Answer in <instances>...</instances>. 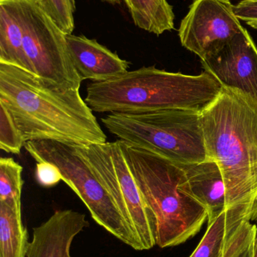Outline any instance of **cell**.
I'll use <instances>...</instances> for the list:
<instances>
[{
    "label": "cell",
    "instance_id": "cell-1",
    "mask_svg": "<svg viewBox=\"0 0 257 257\" xmlns=\"http://www.w3.org/2000/svg\"><path fill=\"white\" fill-rule=\"evenodd\" d=\"M0 103L12 114L25 142H107L79 90L63 88L16 66L0 63Z\"/></svg>",
    "mask_w": 257,
    "mask_h": 257
},
{
    "label": "cell",
    "instance_id": "cell-2",
    "mask_svg": "<svg viewBox=\"0 0 257 257\" xmlns=\"http://www.w3.org/2000/svg\"><path fill=\"white\" fill-rule=\"evenodd\" d=\"M199 115L207 160L223 175L227 209L246 210L257 222V101L223 86Z\"/></svg>",
    "mask_w": 257,
    "mask_h": 257
},
{
    "label": "cell",
    "instance_id": "cell-3",
    "mask_svg": "<svg viewBox=\"0 0 257 257\" xmlns=\"http://www.w3.org/2000/svg\"><path fill=\"white\" fill-rule=\"evenodd\" d=\"M223 85L209 72L186 75L155 66L128 71L88 85L84 101L98 113L145 114L168 109L201 111L220 94Z\"/></svg>",
    "mask_w": 257,
    "mask_h": 257
},
{
    "label": "cell",
    "instance_id": "cell-4",
    "mask_svg": "<svg viewBox=\"0 0 257 257\" xmlns=\"http://www.w3.org/2000/svg\"><path fill=\"white\" fill-rule=\"evenodd\" d=\"M122 142L133 176L155 219L156 245L175 247L197 235L208 220V211L192 193L184 165Z\"/></svg>",
    "mask_w": 257,
    "mask_h": 257
},
{
    "label": "cell",
    "instance_id": "cell-5",
    "mask_svg": "<svg viewBox=\"0 0 257 257\" xmlns=\"http://www.w3.org/2000/svg\"><path fill=\"white\" fill-rule=\"evenodd\" d=\"M199 111L168 109L145 114H108L104 126L119 140L182 165L207 160Z\"/></svg>",
    "mask_w": 257,
    "mask_h": 257
},
{
    "label": "cell",
    "instance_id": "cell-6",
    "mask_svg": "<svg viewBox=\"0 0 257 257\" xmlns=\"http://www.w3.org/2000/svg\"><path fill=\"white\" fill-rule=\"evenodd\" d=\"M24 148L36 162H48L58 168L62 181L82 201L97 223L134 250H144L134 229L80 154L77 145L51 140L31 141L26 142Z\"/></svg>",
    "mask_w": 257,
    "mask_h": 257
},
{
    "label": "cell",
    "instance_id": "cell-7",
    "mask_svg": "<svg viewBox=\"0 0 257 257\" xmlns=\"http://www.w3.org/2000/svg\"><path fill=\"white\" fill-rule=\"evenodd\" d=\"M77 148L110 193L144 250L156 245L155 219L128 166L122 141L77 145Z\"/></svg>",
    "mask_w": 257,
    "mask_h": 257
},
{
    "label": "cell",
    "instance_id": "cell-8",
    "mask_svg": "<svg viewBox=\"0 0 257 257\" xmlns=\"http://www.w3.org/2000/svg\"><path fill=\"white\" fill-rule=\"evenodd\" d=\"M24 48L33 74L63 88L79 90L82 80L69 56L66 35L37 0H15Z\"/></svg>",
    "mask_w": 257,
    "mask_h": 257
},
{
    "label": "cell",
    "instance_id": "cell-9",
    "mask_svg": "<svg viewBox=\"0 0 257 257\" xmlns=\"http://www.w3.org/2000/svg\"><path fill=\"white\" fill-rule=\"evenodd\" d=\"M244 27L230 0H193L179 28L181 45L206 60Z\"/></svg>",
    "mask_w": 257,
    "mask_h": 257
},
{
    "label": "cell",
    "instance_id": "cell-10",
    "mask_svg": "<svg viewBox=\"0 0 257 257\" xmlns=\"http://www.w3.org/2000/svg\"><path fill=\"white\" fill-rule=\"evenodd\" d=\"M202 64L222 85L241 90L257 101V47L245 28Z\"/></svg>",
    "mask_w": 257,
    "mask_h": 257
},
{
    "label": "cell",
    "instance_id": "cell-11",
    "mask_svg": "<svg viewBox=\"0 0 257 257\" xmlns=\"http://www.w3.org/2000/svg\"><path fill=\"white\" fill-rule=\"evenodd\" d=\"M250 213L226 209L208 222L199 245L190 257H253L257 227Z\"/></svg>",
    "mask_w": 257,
    "mask_h": 257
},
{
    "label": "cell",
    "instance_id": "cell-12",
    "mask_svg": "<svg viewBox=\"0 0 257 257\" xmlns=\"http://www.w3.org/2000/svg\"><path fill=\"white\" fill-rule=\"evenodd\" d=\"M89 226L84 214L72 210L55 211L48 220L33 229L27 257H72V241Z\"/></svg>",
    "mask_w": 257,
    "mask_h": 257
},
{
    "label": "cell",
    "instance_id": "cell-13",
    "mask_svg": "<svg viewBox=\"0 0 257 257\" xmlns=\"http://www.w3.org/2000/svg\"><path fill=\"white\" fill-rule=\"evenodd\" d=\"M69 56L82 81H107L128 72L129 62L121 58L95 39L84 36L66 35Z\"/></svg>",
    "mask_w": 257,
    "mask_h": 257
},
{
    "label": "cell",
    "instance_id": "cell-14",
    "mask_svg": "<svg viewBox=\"0 0 257 257\" xmlns=\"http://www.w3.org/2000/svg\"><path fill=\"white\" fill-rule=\"evenodd\" d=\"M184 166L190 190L207 208L208 222L211 221L227 209L226 187L220 167L211 160Z\"/></svg>",
    "mask_w": 257,
    "mask_h": 257
},
{
    "label": "cell",
    "instance_id": "cell-15",
    "mask_svg": "<svg viewBox=\"0 0 257 257\" xmlns=\"http://www.w3.org/2000/svg\"><path fill=\"white\" fill-rule=\"evenodd\" d=\"M0 63L33 74L24 48V36L15 0H0Z\"/></svg>",
    "mask_w": 257,
    "mask_h": 257
},
{
    "label": "cell",
    "instance_id": "cell-16",
    "mask_svg": "<svg viewBox=\"0 0 257 257\" xmlns=\"http://www.w3.org/2000/svg\"><path fill=\"white\" fill-rule=\"evenodd\" d=\"M134 24L160 36L175 29V15L167 0H123Z\"/></svg>",
    "mask_w": 257,
    "mask_h": 257
},
{
    "label": "cell",
    "instance_id": "cell-17",
    "mask_svg": "<svg viewBox=\"0 0 257 257\" xmlns=\"http://www.w3.org/2000/svg\"><path fill=\"white\" fill-rule=\"evenodd\" d=\"M29 246L21 207L0 202V257H27Z\"/></svg>",
    "mask_w": 257,
    "mask_h": 257
},
{
    "label": "cell",
    "instance_id": "cell-18",
    "mask_svg": "<svg viewBox=\"0 0 257 257\" xmlns=\"http://www.w3.org/2000/svg\"><path fill=\"white\" fill-rule=\"evenodd\" d=\"M23 167L11 157L0 159V202L21 207Z\"/></svg>",
    "mask_w": 257,
    "mask_h": 257
},
{
    "label": "cell",
    "instance_id": "cell-19",
    "mask_svg": "<svg viewBox=\"0 0 257 257\" xmlns=\"http://www.w3.org/2000/svg\"><path fill=\"white\" fill-rule=\"evenodd\" d=\"M65 34H72L75 28V0H37Z\"/></svg>",
    "mask_w": 257,
    "mask_h": 257
},
{
    "label": "cell",
    "instance_id": "cell-20",
    "mask_svg": "<svg viewBox=\"0 0 257 257\" xmlns=\"http://www.w3.org/2000/svg\"><path fill=\"white\" fill-rule=\"evenodd\" d=\"M25 143L12 114L0 103V148L6 153L20 154Z\"/></svg>",
    "mask_w": 257,
    "mask_h": 257
},
{
    "label": "cell",
    "instance_id": "cell-21",
    "mask_svg": "<svg viewBox=\"0 0 257 257\" xmlns=\"http://www.w3.org/2000/svg\"><path fill=\"white\" fill-rule=\"evenodd\" d=\"M35 174L36 181L42 187H54L62 181L58 168L48 162H36Z\"/></svg>",
    "mask_w": 257,
    "mask_h": 257
},
{
    "label": "cell",
    "instance_id": "cell-22",
    "mask_svg": "<svg viewBox=\"0 0 257 257\" xmlns=\"http://www.w3.org/2000/svg\"><path fill=\"white\" fill-rule=\"evenodd\" d=\"M234 12L240 21L257 30V0H241L234 6Z\"/></svg>",
    "mask_w": 257,
    "mask_h": 257
},
{
    "label": "cell",
    "instance_id": "cell-23",
    "mask_svg": "<svg viewBox=\"0 0 257 257\" xmlns=\"http://www.w3.org/2000/svg\"><path fill=\"white\" fill-rule=\"evenodd\" d=\"M253 257H257V230L256 238H255L254 251H253Z\"/></svg>",
    "mask_w": 257,
    "mask_h": 257
},
{
    "label": "cell",
    "instance_id": "cell-24",
    "mask_svg": "<svg viewBox=\"0 0 257 257\" xmlns=\"http://www.w3.org/2000/svg\"><path fill=\"white\" fill-rule=\"evenodd\" d=\"M105 1L109 2V3H119V2L121 1V0H105Z\"/></svg>",
    "mask_w": 257,
    "mask_h": 257
}]
</instances>
